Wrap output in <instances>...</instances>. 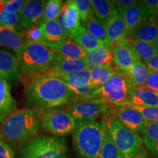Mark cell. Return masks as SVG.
Returning a JSON list of instances; mask_svg holds the SVG:
<instances>
[{"label": "cell", "mask_w": 158, "mask_h": 158, "mask_svg": "<svg viewBox=\"0 0 158 158\" xmlns=\"http://www.w3.org/2000/svg\"><path fill=\"white\" fill-rule=\"evenodd\" d=\"M116 147L124 158H133L141 147L143 140L138 133L130 130L111 115L102 120Z\"/></svg>", "instance_id": "cell-6"}, {"label": "cell", "mask_w": 158, "mask_h": 158, "mask_svg": "<svg viewBox=\"0 0 158 158\" xmlns=\"http://www.w3.org/2000/svg\"><path fill=\"white\" fill-rule=\"evenodd\" d=\"M0 158H15L13 149L10 146L0 141Z\"/></svg>", "instance_id": "cell-42"}, {"label": "cell", "mask_w": 158, "mask_h": 158, "mask_svg": "<svg viewBox=\"0 0 158 158\" xmlns=\"http://www.w3.org/2000/svg\"><path fill=\"white\" fill-rule=\"evenodd\" d=\"M40 29L43 36V41L41 44L48 48H51L56 43L68 37L67 35L61 29L56 20L41 23L40 24Z\"/></svg>", "instance_id": "cell-22"}, {"label": "cell", "mask_w": 158, "mask_h": 158, "mask_svg": "<svg viewBox=\"0 0 158 158\" xmlns=\"http://www.w3.org/2000/svg\"><path fill=\"white\" fill-rule=\"evenodd\" d=\"M57 78L62 79L73 94L81 95L84 94L90 86L89 69H86L70 74L57 75Z\"/></svg>", "instance_id": "cell-14"}, {"label": "cell", "mask_w": 158, "mask_h": 158, "mask_svg": "<svg viewBox=\"0 0 158 158\" xmlns=\"http://www.w3.org/2000/svg\"><path fill=\"white\" fill-rule=\"evenodd\" d=\"M152 45H153L154 48H155V49L156 53H157V54H158V36H157V39L155 40V42H154V43H153Z\"/></svg>", "instance_id": "cell-46"}, {"label": "cell", "mask_w": 158, "mask_h": 158, "mask_svg": "<svg viewBox=\"0 0 158 158\" xmlns=\"http://www.w3.org/2000/svg\"><path fill=\"white\" fill-rule=\"evenodd\" d=\"M98 158H124L121 152L116 147L107 130Z\"/></svg>", "instance_id": "cell-34"}, {"label": "cell", "mask_w": 158, "mask_h": 158, "mask_svg": "<svg viewBox=\"0 0 158 158\" xmlns=\"http://www.w3.org/2000/svg\"><path fill=\"white\" fill-rule=\"evenodd\" d=\"M158 106V93L147 86H137L132 91L129 102L125 106Z\"/></svg>", "instance_id": "cell-24"}, {"label": "cell", "mask_w": 158, "mask_h": 158, "mask_svg": "<svg viewBox=\"0 0 158 158\" xmlns=\"http://www.w3.org/2000/svg\"><path fill=\"white\" fill-rule=\"evenodd\" d=\"M121 15L129 36L144 20L152 15L144 1H136L134 5L125 10Z\"/></svg>", "instance_id": "cell-12"}, {"label": "cell", "mask_w": 158, "mask_h": 158, "mask_svg": "<svg viewBox=\"0 0 158 158\" xmlns=\"http://www.w3.org/2000/svg\"><path fill=\"white\" fill-rule=\"evenodd\" d=\"M27 104L42 112L70 103L73 94L62 79L47 74L30 78L25 86Z\"/></svg>", "instance_id": "cell-1"}, {"label": "cell", "mask_w": 158, "mask_h": 158, "mask_svg": "<svg viewBox=\"0 0 158 158\" xmlns=\"http://www.w3.org/2000/svg\"><path fill=\"white\" fill-rule=\"evenodd\" d=\"M17 102L11 94L10 83L0 78V124L16 110Z\"/></svg>", "instance_id": "cell-21"}, {"label": "cell", "mask_w": 158, "mask_h": 158, "mask_svg": "<svg viewBox=\"0 0 158 158\" xmlns=\"http://www.w3.org/2000/svg\"><path fill=\"white\" fill-rule=\"evenodd\" d=\"M81 25L86 29L91 35L106 43V33L105 25L94 17L92 12L86 17V19L81 21Z\"/></svg>", "instance_id": "cell-32"}, {"label": "cell", "mask_w": 158, "mask_h": 158, "mask_svg": "<svg viewBox=\"0 0 158 158\" xmlns=\"http://www.w3.org/2000/svg\"><path fill=\"white\" fill-rule=\"evenodd\" d=\"M27 41L25 33L11 27L0 28V46L14 51L18 54Z\"/></svg>", "instance_id": "cell-20"}, {"label": "cell", "mask_w": 158, "mask_h": 158, "mask_svg": "<svg viewBox=\"0 0 158 158\" xmlns=\"http://www.w3.org/2000/svg\"><path fill=\"white\" fill-rule=\"evenodd\" d=\"M86 69L89 68L85 64L84 59L63 58L58 54L54 64L44 74L51 75V76L65 75L86 70Z\"/></svg>", "instance_id": "cell-18"}, {"label": "cell", "mask_w": 158, "mask_h": 158, "mask_svg": "<svg viewBox=\"0 0 158 158\" xmlns=\"http://www.w3.org/2000/svg\"><path fill=\"white\" fill-rule=\"evenodd\" d=\"M84 61L88 68L100 65L111 64L113 63V51L109 45L106 44L87 53Z\"/></svg>", "instance_id": "cell-25"}, {"label": "cell", "mask_w": 158, "mask_h": 158, "mask_svg": "<svg viewBox=\"0 0 158 158\" xmlns=\"http://www.w3.org/2000/svg\"><path fill=\"white\" fill-rule=\"evenodd\" d=\"M26 40L28 41L41 43L43 41V36L40 29V24H35L27 30L25 33Z\"/></svg>", "instance_id": "cell-39"}, {"label": "cell", "mask_w": 158, "mask_h": 158, "mask_svg": "<svg viewBox=\"0 0 158 158\" xmlns=\"http://www.w3.org/2000/svg\"><path fill=\"white\" fill-rule=\"evenodd\" d=\"M157 36L158 17L150 15L128 36V38L153 44Z\"/></svg>", "instance_id": "cell-15"}, {"label": "cell", "mask_w": 158, "mask_h": 158, "mask_svg": "<svg viewBox=\"0 0 158 158\" xmlns=\"http://www.w3.org/2000/svg\"><path fill=\"white\" fill-rule=\"evenodd\" d=\"M134 87L125 73L118 70L106 84L96 89L86 100L102 99L114 106H124L129 102Z\"/></svg>", "instance_id": "cell-7"}, {"label": "cell", "mask_w": 158, "mask_h": 158, "mask_svg": "<svg viewBox=\"0 0 158 158\" xmlns=\"http://www.w3.org/2000/svg\"><path fill=\"white\" fill-rule=\"evenodd\" d=\"M149 72L158 73V54H156L155 56L152 57L149 60L145 63Z\"/></svg>", "instance_id": "cell-44"}, {"label": "cell", "mask_w": 158, "mask_h": 158, "mask_svg": "<svg viewBox=\"0 0 158 158\" xmlns=\"http://www.w3.org/2000/svg\"><path fill=\"white\" fill-rule=\"evenodd\" d=\"M125 75L135 87L145 86L149 75V70L145 63L138 59L132 64Z\"/></svg>", "instance_id": "cell-28"}, {"label": "cell", "mask_w": 158, "mask_h": 158, "mask_svg": "<svg viewBox=\"0 0 158 158\" xmlns=\"http://www.w3.org/2000/svg\"><path fill=\"white\" fill-rule=\"evenodd\" d=\"M68 37L73 40L79 46L81 47L87 53L106 44L103 41L96 38L93 35H91L81 25L77 29L69 32Z\"/></svg>", "instance_id": "cell-23"}, {"label": "cell", "mask_w": 158, "mask_h": 158, "mask_svg": "<svg viewBox=\"0 0 158 158\" xmlns=\"http://www.w3.org/2000/svg\"><path fill=\"white\" fill-rule=\"evenodd\" d=\"M25 2L23 0H0V13L19 14Z\"/></svg>", "instance_id": "cell-35"}, {"label": "cell", "mask_w": 158, "mask_h": 158, "mask_svg": "<svg viewBox=\"0 0 158 158\" xmlns=\"http://www.w3.org/2000/svg\"><path fill=\"white\" fill-rule=\"evenodd\" d=\"M115 106L102 99L93 98L81 100L69 104L64 110L72 115L76 122L96 119L100 116H107L111 113Z\"/></svg>", "instance_id": "cell-9"}, {"label": "cell", "mask_w": 158, "mask_h": 158, "mask_svg": "<svg viewBox=\"0 0 158 158\" xmlns=\"http://www.w3.org/2000/svg\"><path fill=\"white\" fill-rule=\"evenodd\" d=\"M105 28L106 43L111 48L116 45L127 43L128 35L124 20L116 10L106 23Z\"/></svg>", "instance_id": "cell-10"}, {"label": "cell", "mask_w": 158, "mask_h": 158, "mask_svg": "<svg viewBox=\"0 0 158 158\" xmlns=\"http://www.w3.org/2000/svg\"><path fill=\"white\" fill-rule=\"evenodd\" d=\"M141 134L145 147L158 157V122H146Z\"/></svg>", "instance_id": "cell-29"}, {"label": "cell", "mask_w": 158, "mask_h": 158, "mask_svg": "<svg viewBox=\"0 0 158 158\" xmlns=\"http://www.w3.org/2000/svg\"><path fill=\"white\" fill-rule=\"evenodd\" d=\"M18 156L19 158H70L64 138L40 134L20 147Z\"/></svg>", "instance_id": "cell-5"}, {"label": "cell", "mask_w": 158, "mask_h": 158, "mask_svg": "<svg viewBox=\"0 0 158 158\" xmlns=\"http://www.w3.org/2000/svg\"><path fill=\"white\" fill-rule=\"evenodd\" d=\"M57 55L54 49L27 40L17 54L20 73L29 79L44 74L54 64Z\"/></svg>", "instance_id": "cell-4"}, {"label": "cell", "mask_w": 158, "mask_h": 158, "mask_svg": "<svg viewBox=\"0 0 158 158\" xmlns=\"http://www.w3.org/2000/svg\"><path fill=\"white\" fill-rule=\"evenodd\" d=\"M144 3L149 10L151 15L158 17V0H145Z\"/></svg>", "instance_id": "cell-43"}, {"label": "cell", "mask_w": 158, "mask_h": 158, "mask_svg": "<svg viewBox=\"0 0 158 158\" xmlns=\"http://www.w3.org/2000/svg\"><path fill=\"white\" fill-rule=\"evenodd\" d=\"M117 71H118V69L111 64L100 65L89 68V84L91 86L97 89L100 87L106 84L110 77L113 76Z\"/></svg>", "instance_id": "cell-27"}, {"label": "cell", "mask_w": 158, "mask_h": 158, "mask_svg": "<svg viewBox=\"0 0 158 158\" xmlns=\"http://www.w3.org/2000/svg\"><path fill=\"white\" fill-rule=\"evenodd\" d=\"M17 57L10 52L0 50V78L9 83L21 78Z\"/></svg>", "instance_id": "cell-17"}, {"label": "cell", "mask_w": 158, "mask_h": 158, "mask_svg": "<svg viewBox=\"0 0 158 158\" xmlns=\"http://www.w3.org/2000/svg\"><path fill=\"white\" fill-rule=\"evenodd\" d=\"M145 86L158 93V73L149 72Z\"/></svg>", "instance_id": "cell-41"}, {"label": "cell", "mask_w": 158, "mask_h": 158, "mask_svg": "<svg viewBox=\"0 0 158 158\" xmlns=\"http://www.w3.org/2000/svg\"><path fill=\"white\" fill-rule=\"evenodd\" d=\"M127 43L134 51L138 58L142 62L146 63L153 56L157 54L153 45L143 41L136 40L127 39Z\"/></svg>", "instance_id": "cell-31"}, {"label": "cell", "mask_w": 158, "mask_h": 158, "mask_svg": "<svg viewBox=\"0 0 158 158\" xmlns=\"http://www.w3.org/2000/svg\"><path fill=\"white\" fill-rule=\"evenodd\" d=\"M64 2L62 0H49L45 1L44 11L43 16L40 20L39 24L49 21L56 20L63 8Z\"/></svg>", "instance_id": "cell-33"}, {"label": "cell", "mask_w": 158, "mask_h": 158, "mask_svg": "<svg viewBox=\"0 0 158 158\" xmlns=\"http://www.w3.org/2000/svg\"><path fill=\"white\" fill-rule=\"evenodd\" d=\"M130 106L135 109L143 118L147 122H158V106Z\"/></svg>", "instance_id": "cell-36"}, {"label": "cell", "mask_w": 158, "mask_h": 158, "mask_svg": "<svg viewBox=\"0 0 158 158\" xmlns=\"http://www.w3.org/2000/svg\"><path fill=\"white\" fill-rule=\"evenodd\" d=\"M56 21L67 36L69 32L80 27V16L72 0L65 2Z\"/></svg>", "instance_id": "cell-19"}, {"label": "cell", "mask_w": 158, "mask_h": 158, "mask_svg": "<svg viewBox=\"0 0 158 158\" xmlns=\"http://www.w3.org/2000/svg\"><path fill=\"white\" fill-rule=\"evenodd\" d=\"M40 113V128L54 136L62 137L73 133L76 121L66 110L51 108Z\"/></svg>", "instance_id": "cell-8"}, {"label": "cell", "mask_w": 158, "mask_h": 158, "mask_svg": "<svg viewBox=\"0 0 158 158\" xmlns=\"http://www.w3.org/2000/svg\"><path fill=\"white\" fill-rule=\"evenodd\" d=\"M133 158H150V156L148 153L147 149L144 146H141L140 148L139 151L138 152L137 155H136Z\"/></svg>", "instance_id": "cell-45"}, {"label": "cell", "mask_w": 158, "mask_h": 158, "mask_svg": "<svg viewBox=\"0 0 158 158\" xmlns=\"http://www.w3.org/2000/svg\"><path fill=\"white\" fill-rule=\"evenodd\" d=\"M107 128L96 119L78 121L73 132V145L80 158H98Z\"/></svg>", "instance_id": "cell-3"}, {"label": "cell", "mask_w": 158, "mask_h": 158, "mask_svg": "<svg viewBox=\"0 0 158 158\" xmlns=\"http://www.w3.org/2000/svg\"><path fill=\"white\" fill-rule=\"evenodd\" d=\"M40 113L32 108L16 110L0 124V141L12 147H21L37 135Z\"/></svg>", "instance_id": "cell-2"}, {"label": "cell", "mask_w": 158, "mask_h": 158, "mask_svg": "<svg viewBox=\"0 0 158 158\" xmlns=\"http://www.w3.org/2000/svg\"><path fill=\"white\" fill-rule=\"evenodd\" d=\"M113 2L114 8L121 15L125 10L134 5L136 1L135 0H115V1H113Z\"/></svg>", "instance_id": "cell-40"}, {"label": "cell", "mask_w": 158, "mask_h": 158, "mask_svg": "<svg viewBox=\"0 0 158 158\" xmlns=\"http://www.w3.org/2000/svg\"><path fill=\"white\" fill-rule=\"evenodd\" d=\"M20 25L19 14L2 13H0V28L3 27H11L17 29Z\"/></svg>", "instance_id": "cell-37"}, {"label": "cell", "mask_w": 158, "mask_h": 158, "mask_svg": "<svg viewBox=\"0 0 158 158\" xmlns=\"http://www.w3.org/2000/svg\"><path fill=\"white\" fill-rule=\"evenodd\" d=\"M78 12L81 21H84L91 13L90 0H72Z\"/></svg>", "instance_id": "cell-38"}, {"label": "cell", "mask_w": 158, "mask_h": 158, "mask_svg": "<svg viewBox=\"0 0 158 158\" xmlns=\"http://www.w3.org/2000/svg\"><path fill=\"white\" fill-rule=\"evenodd\" d=\"M115 10L113 1L110 0H92L91 12L97 19L105 25Z\"/></svg>", "instance_id": "cell-30"}, {"label": "cell", "mask_w": 158, "mask_h": 158, "mask_svg": "<svg viewBox=\"0 0 158 158\" xmlns=\"http://www.w3.org/2000/svg\"><path fill=\"white\" fill-rule=\"evenodd\" d=\"M110 114L136 133L143 131L147 122L139 112L130 106H115Z\"/></svg>", "instance_id": "cell-11"}, {"label": "cell", "mask_w": 158, "mask_h": 158, "mask_svg": "<svg viewBox=\"0 0 158 158\" xmlns=\"http://www.w3.org/2000/svg\"><path fill=\"white\" fill-rule=\"evenodd\" d=\"M112 51L114 66L124 73H127L132 64L138 59L127 43L114 45L112 47Z\"/></svg>", "instance_id": "cell-16"}, {"label": "cell", "mask_w": 158, "mask_h": 158, "mask_svg": "<svg viewBox=\"0 0 158 158\" xmlns=\"http://www.w3.org/2000/svg\"><path fill=\"white\" fill-rule=\"evenodd\" d=\"M51 48L56 51L60 56L67 59H84L87 54L86 51L68 37L56 43Z\"/></svg>", "instance_id": "cell-26"}, {"label": "cell", "mask_w": 158, "mask_h": 158, "mask_svg": "<svg viewBox=\"0 0 158 158\" xmlns=\"http://www.w3.org/2000/svg\"><path fill=\"white\" fill-rule=\"evenodd\" d=\"M45 1L29 0L26 1L22 9L19 12L20 25L26 31L37 24L43 16Z\"/></svg>", "instance_id": "cell-13"}]
</instances>
